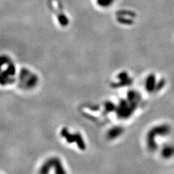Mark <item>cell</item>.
<instances>
[{
  "label": "cell",
  "instance_id": "obj_1",
  "mask_svg": "<svg viewBox=\"0 0 174 174\" xmlns=\"http://www.w3.org/2000/svg\"><path fill=\"white\" fill-rule=\"evenodd\" d=\"M174 154V146L167 145L163 148L162 151V155L165 158H170Z\"/></svg>",
  "mask_w": 174,
  "mask_h": 174
},
{
  "label": "cell",
  "instance_id": "obj_2",
  "mask_svg": "<svg viewBox=\"0 0 174 174\" xmlns=\"http://www.w3.org/2000/svg\"><path fill=\"white\" fill-rule=\"evenodd\" d=\"M154 85H155V78H154V75H152L148 78L147 81H146V88L148 91H152L155 88Z\"/></svg>",
  "mask_w": 174,
  "mask_h": 174
},
{
  "label": "cell",
  "instance_id": "obj_3",
  "mask_svg": "<svg viewBox=\"0 0 174 174\" xmlns=\"http://www.w3.org/2000/svg\"><path fill=\"white\" fill-rule=\"evenodd\" d=\"M112 0H97L98 4L101 7H108V5L111 4Z\"/></svg>",
  "mask_w": 174,
  "mask_h": 174
}]
</instances>
